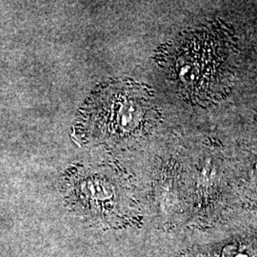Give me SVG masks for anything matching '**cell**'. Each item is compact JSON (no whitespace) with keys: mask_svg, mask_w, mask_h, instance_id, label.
I'll return each instance as SVG.
<instances>
[{"mask_svg":"<svg viewBox=\"0 0 257 257\" xmlns=\"http://www.w3.org/2000/svg\"><path fill=\"white\" fill-rule=\"evenodd\" d=\"M230 34L214 25L188 32L166 44L158 62L189 101L210 103L227 92L234 71Z\"/></svg>","mask_w":257,"mask_h":257,"instance_id":"cell-1","label":"cell"},{"mask_svg":"<svg viewBox=\"0 0 257 257\" xmlns=\"http://www.w3.org/2000/svg\"><path fill=\"white\" fill-rule=\"evenodd\" d=\"M148 87L119 79L97 87L83 105L76 123L81 141L118 145L146 134L157 121Z\"/></svg>","mask_w":257,"mask_h":257,"instance_id":"cell-2","label":"cell"},{"mask_svg":"<svg viewBox=\"0 0 257 257\" xmlns=\"http://www.w3.org/2000/svg\"><path fill=\"white\" fill-rule=\"evenodd\" d=\"M63 191L73 211L96 226L120 228L137 219L132 185L112 166L72 167L65 175Z\"/></svg>","mask_w":257,"mask_h":257,"instance_id":"cell-3","label":"cell"},{"mask_svg":"<svg viewBox=\"0 0 257 257\" xmlns=\"http://www.w3.org/2000/svg\"><path fill=\"white\" fill-rule=\"evenodd\" d=\"M176 257H257V231L199 232Z\"/></svg>","mask_w":257,"mask_h":257,"instance_id":"cell-4","label":"cell"}]
</instances>
